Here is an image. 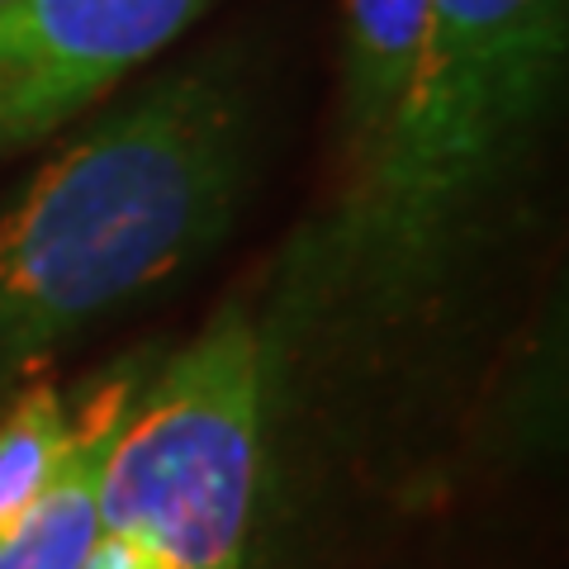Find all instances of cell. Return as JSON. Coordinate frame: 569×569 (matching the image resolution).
<instances>
[{
  "label": "cell",
  "instance_id": "1",
  "mask_svg": "<svg viewBox=\"0 0 569 569\" xmlns=\"http://www.w3.org/2000/svg\"><path fill=\"white\" fill-rule=\"evenodd\" d=\"M247 181V100L219 67L148 86L0 213V356L52 347L204 257Z\"/></svg>",
  "mask_w": 569,
  "mask_h": 569
},
{
  "label": "cell",
  "instance_id": "2",
  "mask_svg": "<svg viewBox=\"0 0 569 569\" xmlns=\"http://www.w3.org/2000/svg\"><path fill=\"white\" fill-rule=\"evenodd\" d=\"M569 0H432L427 39L376 152L356 167L347 238L403 284L437 261L546 110Z\"/></svg>",
  "mask_w": 569,
  "mask_h": 569
},
{
  "label": "cell",
  "instance_id": "3",
  "mask_svg": "<svg viewBox=\"0 0 569 569\" xmlns=\"http://www.w3.org/2000/svg\"><path fill=\"white\" fill-rule=\"evenodd\" d=\"M261 418V337L223 313L138 385L100 460L81 569H247Z\"/></svg>",
  "mask_w": 569,
  "mask_h": 569
},
{
  "label": "cell",
  "instance_id": "4",
  "mask_svg": "<svg viewBox=\"0 0 569 569\" xmlns=\"http://www.w3.org/2000/svg\"><path fill=\"white\" fill-rule=\"evenodd\" d=\"M213 0H10L0 10V157L152 62Z\"/></svg>",
  "mask_w": 569,
  "mask_h": 569
},
{
  "label": "cell",
  "instance_id": "5",
  "mask_svg": "<svg viewBox=\"0 0 569 569\" xmlns=\"http://www.w3.org/2000/svg\"><path fill=\"white\" fill-rule=\"evenodd\" d=\"M138 366L104 376L91 395L71 408V451L58 485L43 498V508L0 546V569H81L96 522V479L110 447L114 427L129 413L138 395Z\"/></svg>",
  "mask_w": 569,
  "mask_h": 569
},
{
  "label": "cell",
  "instance_id": "6",
  "mask_svg": "<svg viewBox=\"0 0 569 569\" xmlns=\"http://www.w3.org/2000/svg\"><path fill=\"white\" fill-rule=\"evenodd\" d=\"M342 110L351 171L376 152L389 114L418 67L432 0H342Z\"/></svg>",
  "mask_w": 569,
  "mask_h": 569
},
{
  "label": "cell",
  "instance_id": "7",
  "mask_svg": "<svg viewBox=\"0 0 569 569\" xmlns=\"http://www.w3.org/2000/svg\"><path fill=\"white\" fill-rule=\"evenodd\" d=\"M71 451V408L52 385H29L0 413V546L58 485Z\"/></svg>",
  "mask_w": 569,
  "mask_h": 569
},
{
  "label": "cell",
  "instance_id": "8",
  "mask_svg": "<svg viewBox=\"0 0 569 569\" xmlns=\"http://www.w3.org/2000/svg\"><path fill=\"white\" fill-rule=\"evenodd\" d=\"M6 6H10V0H0V10H6Z\"/></svg>",
  "mask_w": 569,
  "mask_h": 569
}]
</instances>
